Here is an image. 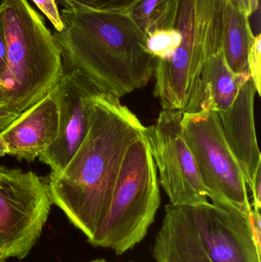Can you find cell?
Listing matches in <instances>:
<instances>
[{
	"label": "cell",
	"mask_w": 261,
	"mask_h": 262,
	"mask_svg": "<svg viewBox=\"0 0 261 262\" xmlns=\"http://www.w3.org/2000/svg\"><path fill=\"white\" fill-rule=\"evenodd\" d=\"M144 129L119 98L101 92L81 146L60 173L49 176L52 203L88 242L107 215L126 152Z\"/></svg>",
	"instance_id": "6da1fadb"
},
{
	"label": "cell",
	"mask_w": 261,
	"mask_h": 262,
	"mask_svg": "<svg viewBox=\"0 0 261 262\" xmlns=\"http://www.w3.org/2000/svg\"><path fill=\"white\" fill-rule=\"evenodd\" d=\"M60 15L64 26L53 35L70 69L119 98L147 85L156 59L147 49V35L127 12L69 5Z\"/></svg>",
	"instance_id": "7a4b0ae2"
},
{
	"label": "cell",
	"mask_w": 261,
	"mask_h": 262,
	"mask_svg": "<svg viewBox=\"0 0 261 262\" xmlns=\"http://www.w3.org/2000/svg\"><path fill=\"white\" fill-rule=\"evenodd\" d=\"M7 66L3 101L20 115L52 92L64 74L62 55L42 17L27 0H1Z\"/></svg>",
	"instance_id": "3957f363"
},
{
	"label": "cell",
	"mask_w": 261,
	"mask_h": 262,
	"mask_svg": "<svg viewBox=\"0 0 261 262\" xmlns=\"http://www.w3.org/2000/svg\"><path fill=\"white\" fill-rule=\"evenodd\" d=\"M226 0H178L174 29L179 47L156 61L154 96L163 110L183 111L206 60L222 52Z\"/></svg>",
	"instance_id": "277c9868"
},
{
	"label": "cell",
	"mask_w": 261,
	"mask_h": 262,
	"mask_svg": "<svg viewBox=\"0 0 261 262\" xmlns=\"http://www.w3.org/2000/svg\"><path fill=\"white\" fill-rule=\"evenodd\" d=\"M159 206L156 164L142 135L126 152L107 215L89 243L124 255L145 238Z\"/></svg>",
	"instance_id": "5b68a950"
},
{
	"label": "cell",
	"mask_w": 261,
	"mask_h": 262,
	"mask_svg": "<svg viewBox=\"0 0 261 262\" xmlns=\"http://www.w3.org/2000/svg\"><path fill=\"white\" fill-rule=\"evenodd\" d=\"M182 130L202 183L214 204L251 215L245 176L224 135L219 114L183 113Z\"/></svg>",
	"instance_id": "8992f818"
},
{
	"label": "cell",
	"mask_w": 261,
	"mask_h": 262,
	"mask_svg": "<svg viewBox=\"0 0 261 262\" xmlns=\"http://www.w3.org/2000/svg\"><path fill=\"white\" fill-rule=\"evenodd\" d=\"M52 204L47 182L35 172L0 166V262L27 256Z\"/></svg>",
	"instance_id": "52a82bcc"
},
{
	"label": "cell",
	"mask_w": 261,
	"mask_h": 262,
	"mask_svg": "<svg viewBox=\"0 0 261 262\" xmlns=\"http://www.w3.org/2000/svg\"><path fill=\"white\" fill-rule=\"evenodd\" d=\"M182 117V111L163 110L154 125L145 127L143 136L170 204L196 206L208 203V192L184 137Z\"/></svg>",
	"instance_id": "ba28073f"
},
{
	"label": "cell",
	"mask_w": 261,
	"mask_h": 262,
	"mask_svg": "<svg viewBox=\"0 0 261 262\" xmlns=\"http://www.w3.org/2000/svg\"><path fill=\"white\" fill-rule=\"evenodd\" d=\"M54 91L59 112L58 135L38 159L51 168L52 175H57L67 166L85 138L95 100L104 92L81 71L72 69L64 72Z\"/></svg>",
	"instance_id": "9c48e42d"
},
{
	"label": "cell",
	"mask_w": 261,
	"mask_h": 262,
	"mask_svg": "<svg viewBox=\"0 0 261 262\" xmlns=\"http://www.w3.org/2000/svg\"><path fill=\"white\" fill-rule=\"evenodd\" d=\"M196 232L212 262H260L251 215L214 203L188 206Z\"/></svg>",
	"instance_id": "30bf717a"
},
{
	"label": "cell",
	"mask_w": 261,
	"mask_h": 262,
	"mask_svg": "<svg viewBox=\"0 0 261 262\" xmlns=\"http://www.w3.org/2000/svg\"><path fill=\"white\" fill-rule=\"evenodd\" d=\"M59 130V112L55 91L20 114L0 132L7 145V154L32 162L50 147Z\"/></svg>",
	"instance_id": "8fae6325"
},
{
	"label": "cell",
	"mask_w": 261,
	"mask_h": 262,
	"mask_svg": "<svg viewBox=\"0 0 261 262\" xmlns=\"http://www.w3.org/2000/svg\"><path fill=\"white\" fill-rule=\"evenodd\" d=\"M255 95L251 77H246L242 79L232 104L225 112L219 113L227 143L237 159L250 189L257 169L261 166L254 124Z\"/></svg>",
	"instance_id": "7c38bea8"
},
{
	"label": "cell",
	"mask_w": 261,
	"mask_h": 262,
	"mask_svg": "<svg viewBox=\"0 0 261 262\" xmlns=\"http://www.w3.org/2000/svg\"><path fill=\"white\" fill-rule=\"evenodd\" d=\"M153 256L156 262H212L196 232L188 206H165Z\"/></svg>",
	"instance_id": "4fadbf2b"
},
{
	"label": "cell",
	"mask_w": 261,
	"mask_h": 262,
	"mask_svg": "<svg viewBox=\"0 0 261 262\" xmlns=\"http://www.w3.org/2000/svg\"><path fill=\"white\" fill-rule=\"evenodd\" d=\"M248 76L235 75L225 62L222 52L211 55L204 64L182 112H225L234 102L242 79Z\"/></svg>",
	"instance_id": "5bb4252c"
},
{
	"label": "cell",
	"mask_w": 261,
	"mask_h": 262,
	"mask_svg": "<svg viewBox=\"0 0 261 262\" xmlns=\"http://www.w3.org/2000/svg\"><path fill=\"white\" fill-rule=\"evenodd\" d=\"M254 38L249 17L227 2L222 52L225 62L235 75H250L248 57Z\"/></svg>",
	"instance_id": "9a60e30c"
},
{
	"label": "cell",
	"mask_w": 261,
	"mask_h": 262,
	"mask_svg": "<svg viewBox=\"0 0 261 262\" xmlns=\"http://www.w3.org/2000/svg\"><path fill=\"white\" fill-rule=\"evenodd\" d=\"M177 6L178 0H136L127 13L147 37L174 28Z\"/></svg>",
	"instance_id": "2e32d148"
},
{
	"label": "cell",
	"mask_w": 261,
	"mask_h": 262,
	"mask_svg": "<svg viewBox=\"0 0 261 262\" xmlns=\"http://www.w3.org/2000/svg\"><path fill=\"white\" fill-rule=\"evenodd\" d=\"M180 40V34L174 28L156 31L147 36V49L156 61H165L179 47Z\"/></svg>",
	"instance_id": "e0dca14e"
},
{
	"label": "cell",
	"mask_w": 261,
	"mask_h": 262,
	"mask_svg": "<svg viewBox=\"0 0 261 262\" xmlns=\"http://www.w3.org/2000/svg\"><path fill=\"white\" fill-rule=\"evenodd\" d=\"M136 0H67L69 5L101 12H127Z\"/></svg>",
	"instance_id": "ac0fdd59"
},
{
	"label": "cell",
	"mask_w": 261,
	"mask_h": 262,
	"mask_svg": "<svg viewBox=\"0 0 261 262\" xmlns=\"http://www.w3.org/2000/svg\"><path fill=\"white\" fill-rule=\"evenodd\" d=\"M261 35L254 38L248 57V69L256 93L261 95Z\"/></svg>",
	"instance_id": "d6986e66"
},
{
	"label": "cell",
	"mask_w": 261,
	"mask_h": 262,
	"mask_svg": "<svg viewBox=\"0 0 261 262\" xmlns=\"http://www.w3.org/2000/svg\"><path fill=\"white\" fill-rule=\"evenodd\" d=\"M38 9L49 18L57 32L62 30L63 23L55 0H32Z\"/></svg>",
	"instance_id": "ffe728a7"
},
{
	"label": "cell",
	"mask_w": 261,
	"mask_h": 262,
	"mask_svg": "<svg viewBox=\"0 0 261 262\" xmlns=\"http://www.w3.org/2000/svg\"><path fill=\"white\" fill-rule=\"evenodd\" d=\"M226 1L248 17L257 12L259 8V0H226Z\"/></svg>",
	"instance_id": "44dd1931"
},
{
	"label": "cell",
	"mask_w": 261,
	"mask_h": 262,
	"mask_svg": "<svg viewBox=\"0 0 261 262\" xmlns=\"http://www.w3.org/2000/svg\"><path fill=\"white\" fill-rule=\"evenodd\" d=\"M18 116L19 115L7 104H0V132L10 125Z\"/></svg>",
	"instance_id": "7402d4cb"
},
{
	"label": "cell",
	"mask_w": 261,
	"mask_h": 262,
	"mask_svg": "<svg viewBox=\"0 0 261 262\" xmlns=\"http://www.w3.org/2000/svg\"><path fill=\"white\" fill-rule=\"evenodd\" d=\"M261 166L257 169L254 177L252 187L251 188L252 192L253 203L251 207L254 209H260L261 208Z\"/></svg>",
	"instance_id": "603a6c76"
},
{
	"label": "cell",
	"mask_w": 261,
	"mask_h": 262,
	"mask_svg": "<svg viewBox=\"0 0 261 262\" xmlns=\"http://www.w3.org/2000/svg\"><path fill=\"white\" fill-rule=\"evenodd\" d=\"M6 66H7V50H6V37H5L3 20L0 13V77L6 71Z\"/></svg>",
	"instance_id": "cb8c5ba5"
},
{
	"label": "cell",
	"mask_w": 261,
	"mask_h": 262,
	"mask_svg": "<svg viewBox=\"0 0 261 262\" xmlns=\"http://www.w3.org/2000/svg\"><path fill=\"white\" fill-rule=\"evenodd\" d=\"M7 145L3 140V137L0 136V157L7 154Z\"/></svg>",
	"instance_id": "d4e9b609"
},
{
	"label": "cell",
	"mask_w": 261,
	"mask_h": 262,
	"mask_svg": "<svg viewBox=\"0 0 261 262\" xmlns=\"http://www.w3.org/2000/svg\"><path fill=\"white\" fill-rule=\"evenodd\" d=\"M61 1V3H63L64 4V6H68L69 3L68 2H67V0H60Z\"/></svg>",
	"instance_id": "484cf974"
},
{
	"label": "cell",
	"mask_w": 261,
	"mask_h": 262,
	"mask_svg": "<svg viewBox=\"0 0 261 262\" xmlns=\"http://www.w3.org/2000/svg\"><path fill=\"white\" fill-rule=\"evenodd\" d=\"M0 104H6V103L3 101V97H2L1 93H0Z\"/></svg>",
	"instance_id": "4316f807"
},
{
	"label": "cell",
	"mask_w": 261,
	"mask_h": 262,
	"mask_svg": "<svg viewBox=\"0 0 261 262\" xmlns=\"http://www.w3.org/2000/svg\"><path fill=\"white\" fill-rule=\"evenodd\" d=\"M90 262H107L104 259L95 260V261H92Z\"/></svg>",
	"instance_id": "83f0119b"
},
{
	"label": "cell",
	"mask_w": 261,
	"mask_h": 262,
	"mask_svg": "<svg viewBox=\"0 0 261 262\" xmlns=\"http://www.w3.org/2000/svg\"><path fill=\"white\" fill-rule=\"evenodd\" d=\"M127 262H133V261H127Z\"/></svg>",
	"instance_id": "f1b7e54d"
}]
</instances>
